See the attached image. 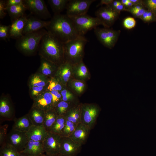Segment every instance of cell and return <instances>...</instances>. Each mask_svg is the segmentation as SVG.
I'll return each mask as SVG.
<instances>
[{
    "label": "cell",
    "mask_w": 156,
    "mask_h": 156,
    "mask_svg": "<svg viewBox=\"0 0 156 156\" xmlns=\"http://www.w3.org/2000/svg\"><path fill=\"white\" fill-rule=\"evenodd\" d=\"M47 89V87L38 86L29 87L30 94L31 97L34 99L45 91Z\"/></svg>",
    "instance_id": "obj_37"
},
{
    "label": "cell",
    "mask_w": 156,
    "mask_h": 156,
    "mask_svg": "<svg viewBox=\"0 0 156 156\" xmlns=\"http://www.w3.org/2000/svg\"><path fill=\"white\" fill-rule=\"evenodd\" d=\"M27 18V17L24 16L12 21L10 25L9 37L17 40L23 36Z\"/></svg>",
    "instance_id": "obj_17"
},
{
    "label": "cell",
    "mask_w": 156,
    "mask_h": 156,
    "mask_svg": "<svg viewBox=\"0 0 156 156\" xmlns=\"http://www.w3.org/2000/svg\"><path fill=\"white\" fill-rule=\"evenodd\" d=\"M62 85L54 77H52L49 80L47 89L49 91L61 92L63 89Z\"/></svg>",
    "instance_id": "obj_35"
},
{
    "label": "cell",
    "mask_w": 156,
    "mask_h": 156,
    "mask_svg": "<svg viewBox=\"0 0 156 156\" xmlns=\"http://www.w3.org/2000/svg\"><path fill=\"white\" fill-rule=\"evenodd\" d=\"M48 132L43 125H33L29 130L26 132L28 140L43 142L47 136Z\"/></svg>",
    "instance_id": "obj_20"
},
{
    "label": "cell",
    "mask_w": 156,
    "mask_h": 156,
    "mask_svg": "<svg viewBox=\"0 0 156 156\" xmlns=\"http://www.w3.org/2000/svg\"><path fill=\"white\" fill-rule=\"evenodd\" d=\"M81 104H78L70 109L65 117L66 120L75 123H81Z\"/></svg>",
    "instance_id": "obj_26"
},
{
    "label": "cell",
    "mask_w": 156,
    "mask_h": 156,
    "mask_svg": "<svg viewBox=\"0 0 156 156\" xmlns=\"http://www.w3.org/2000/svg\"><path fill=\"white\" fill-rule=\"evenodd\" d=\"M100 109L92 103L81 104V123L91 130L94 128L99 115Z\"/></svg>",
    "instance_id": "obj_7"
},
{
    "label": "cell",
    "mask_w": 156,
    "mask_h": 156,
    "mask_svg": "<svg viewBox=\"0 0 156 156\" xmlns=\"http://www.w3.org/2000/svg\"><path fill=\"white\" fill-rule=\"evenodd\" d=\"M78 124L66 120L60 135L62 137H69L73 132Z\"/></svg>",
    "instance_id": "obj_34"
},
{
    "label": "cell",
    "mask_w": 156,
    "mask_h": 156,
    "mask_svg": "<svg viewBox=\"0 0 156 156\" xmlns=\"http://www.w3.org/2000/svg\"><path fill=\"white\" fill-rule=\"evenodd\" d=\"M42 57L59 66L65 62L64 43L47 31L38 48Z\"/></svg>",
    "instance_id": "obj_2"
},
{
    "label": "cell",
    "mask_w": 156,
    "mask_h": 156,
    "mask_svg": "<svg viewBox=\"0 0 156 156\" xmlns=\"http://www.w3.org/2000/svg\"><path fill=\"white\" fill-rule=\"evenodd\" d=\"M57 66L53 63L41 57L40 68V73L47 77L50 76L52 74Z\"/></svg>",
    "instance_id": "obj_28"
},
{
    "label": "cell",
    "mask_w": 156,
    "mask_h": 156,
    "mask_svg": "<svg viewBox=\"0 0 156 156\" xmlns=\"http://www.w3.org/2000/svg\"><path fill=\"white\" fill-rule=\"evenodd\" d=\"M146 10L145 8H143L137 10L129 9L127 10V11L131 13L134 17L140 18Z\"/></svg>",
    "instance_id": "obj_45"
},
{
    "label": "cell",
    "mask_w": 156,
    "mask_h": 156,
    "mask_svg": "<svg viewBox=\"0 0 156 156\" xmlns=\"http://www.w3.org/2000/svg\"><path fill=\"white\" fill-rule=\"evenodd\" d=\"M88 41L84 36H80L64 43L65 62L73 65L82 61L85 47Z\"/></svg>",
    "instance_id": "obj_3"
},
{
    "label": "cell",
    "mask_w": 156,
    "mask_h": 156,
    "mask_svg": "<svg viewBox=\"0 0 156 156\" xmlns=\"http://www.w3.org/2000/svg\"><path fill=\"white\" fill-rule=\"evenodd\" d=\"M95 0H70L66 8V15L73 17L86 14L91 4Z\"/></svg>",
    "instance_id": "obj_8"
},
{
    "label": "cell",
    "mask_w": 156,
    "mask_h": 156,
    "mask_svg": "<svg viewBox=\"0 0 156 156\" xmlns=\"http://www.w3.org/2000/svg\"><path fill=\"white\" fill-rule=\"evenodd\" d=\"M130 0L134 4V5H143L142 0Z\"/></svg>",
    "instance_id": "obj_49"
},
{
    "label": "cell",
    "mask_w": 156,
    "mask_h": 156,
    "mask_svg": "<svg viewBox=\"0 0 156 156\" xmlns=\"http://www.w3.org/2000/svg\"><path fill=\"white\" fill-rule=\"evenodd\" d=\"M69 0H49L48 2L55 14H60L66 9Z\"/></svg>",
    "instance_id": "obj_30"
},
{
    "label": "cell",
    "mask_w": 156,
    "mask_h": 156,
    "mask_svg": "<svg viewBox=\"0 0 156 156\" xmlns=\"http://www.w3.org/2000/svg\"><path fill=\"white\" fill-rule=\"evenodd\" d=\"M45 114L44 110L32 106L28 114L33 125L41 126L43 125Z\"/></svg>",
    "instance_id": "obj_23"
},
{
    "label": "cell",
    "mask_w": 156,
    "mask_h": 156,
    "mask_svg": "<svg viewBox=\"0 0 156 156\" xmlns=\"http://www.w3.org/2000/svg\"><path fill=\"white\" fill-rule=\"evenodd\" d=\"M73 70V65L65 61L59 66L54 77L63 85H65L69 80Z\"/></svg>",
    "instance_id": "obj_15"
},
{
    "label": "cell",
    "mask_w": 156,
    "mask_h": 156,
    "mask_svg": "<svg viewBox=\"0 0 156 156\" xmlns=\"http://www.w3.org/2000/svg\"><path fill=\"white\" fill-rule=\"evenodd\" d=\"M49 79L47 77L42 74L36 73L33 75L30 78L29 87L38 86L47 87Z\"/></svg>",
    "instance_id": "obj_25"
},
{
    "label": "cell",
    "mask_w": 156,
    "mask_h": 156,
    "mask_svg": "<svg viewBox=\"0 0 156 156\" xmlns=\"http://www.w3.org/2000/svg\"><path fill=\"white\" fill-rule=\"evenodd\" d=\"M33 125V123L28 114L15 119L12 129L21 132H26Z\"/></svg>",
    "instance_id": "obj_22"
},
{
    "label": "cell",
    "mask_w": 156,
    "mask_h": 156,
    "mask_svg": "<svg viewBox=\"0 0 156 156\" xmlns=\"http://www.w3.org/2000/svg\"><path fill=\"white\" fill-rule=\"evenodd\" d=\"M21 152L30 156H37L43 154L45 152L43 142L29 140L25 148Z\"/></svg>",
    "instance_id": "obj_21"
},
{
    "label": "cell",
    "mask_w": 156,
    "mask_h": 156,
    "mask_svg": "<svg viewBox=\"0 0 156 156\" xmlns=\"http://www.w3.org/2000/svg\"><path fill=\"white\" fill-rule=\"evenodd\" d=\"M61 137L59 135L48 132L47 136L43 142L46 155H52L60 154Z\"/></svg>",
    "instance_id": "obj_13"
},
{
    "label": "cell",
    "mask_w": 156,
    "mask_h": 156,
    "mask_svg": "<svg viewBox=\"0 0 156 156\" xmlns=\"http://www.w3.org/2000/svg\"><path fill=\"white\" fill-rule=\"evenodd\" d=\"M78 104L62 100L57 104L53 110L58 116L65 117L70 109Z\"/></svg>",
    "instance_id": "obj_27"
},
{
    "label": "cell",
    "mask_w": 156,
    "mask_h": 156,
    "mask_svg": "<svg viewBox=\"0 0 156 156\" xmlns=\"http://www.w3.org/2000/svg\"><path fill=\"white\" fill-rule=\"evenodd\" d=\"M12 104L7 97H3L0 100V116L3 120L11 121L13 120L14 114Z\"/></svg>",
    "instance_id": "obj_19"
},
{
    "label": "cell",
    "mask_w": 156,
    "mask_h": 156,
    "mask_svg": "<svg viewBox=\"0 0 156 156\" xmlns=\"http://www.w3.org/2000/svg\"><path fill=\"white\" fill-rule=\"evenodd\" d=\"M108 6L120 13L122 11H127L125 6L122 3L120 0H114Z\"/></svg>",
    "instance_id": "obj_42"
},
{
    "label": "cell",
    "mask_w": 156,
    "mask_h": 156,
    "mask_svg": "<svg viewBox=\"0 0 156 156\" xmlns=\"http://www.w3.org/2000/svg\"><path fill=\"white\" fill-rule=\"evenodd\" d=\"M145 8L153 13L156 16V0H142Z\"/></svg>",
    "instance_id": "obj_39"
},
{
    "label": "cell",
    "mask_w": 156,
    "mask_h": 156,
    "mask_svg": "<svg viewBox=\"0 0 156 156\" xmlns=\"http://www.w3.org/2000/svg\"><path fill=\"white\" fill-rule=\"evenodd\" d=\"M90 130L87 126L79 123L69 137L75 142L82 145L86 142Z\"/></svg>",
    "instance_id": "obj_18"
},
{
    "label": "cell",
    "mask_w": 156,
    "mask_h": 156,
    "mask_svg": "<svg viewBox=\"0 0 156 156\" xmlns=\"http://www.w3.org/2000/svg\"><path fill=\"white\" fill-rule=\"evenodd\" d=\"M8 125L5 124L0 126V145L5 143L8 135L7 130Z\"/></svg>",
    "instance_id": "obj_41"
},
{
    "label": "cell",
    "mask_w": 156,
    "mask_h": 156,
    "mask_svg": "<svg viewBox=\"0 0 156 156\" xmlns=\"http://www.w3.org/2000/svg\"><path fill=\"white\" fill-rule=\"evenodd\" d=\"M28 141L26 132L12 129L8 134L5 142L13 146L20 153L24 150Z\"/></svg>",
    "instance_id": "obj_11"
},
{
    "label": "cell",
    "mask_w": 156,
    "mask_h": 156,
    "mask_svg": "<svg viewBox=\"0 0 156 156\" xmlns=\"http://www.w3.org/2000/svg\"><path fill=\"white\" fill-rule=\"evenodd\" d=\"M66 120L64 116H58L49 132L60 135L65 126Z\"/></svg>",
    "instance_id": "obj_32"
},
{
    "label": "cell",
    "mask_w": 156,
    "mask_h": 156,
    "mask_svg": "<svg viewBox=\"0 0 156 156\" xmlns=\"http://www.w3.org/2000/svg\"><path fill=\"white\" fill-rule=\"evenodd\" d=\"M82 145L69 137H62L60 154L62 156H76L81 151Z\"/></svg>",
    "instance_id": "obj_12"
},
{
    "label": "cell",
    "mask_w": 156,
    "mask_h": 156,
    "mask_svg": "<svg viewBox=\"0 0 156 156\" xmlns=\"http://www.w3.org/2000/svg\"><path fill=\"white\" fill-rule=\"evenodd\" d=\"M46 29L64 43L80 36L72 20L66 14H54Z\"/></svg>",
    "instance_id": "obj_1"
},
{
    "label": "cell",
    "mask_w": 156,
    "mask_h": 156,
    "mask_svg": "<svg viewBox=\"0 0 156 156\" xmlns=\"http://www.w3.org/2000/svg\"><path fill=\"white\" fill-rule=\"evenodd\" d=\"M33 100V107L41 109L45 112L54 109L52 95L50 92L47 89Z\"/></svg>",
    "instance_id": "obj_14"
},
{
    "label": "cell",
    "mask_w": 156,
    "mask_h": 156,
    "mask_svg": "<svg viewBox=\"0 0 156 156\" xmlns=\"http://www.w3.org/2000/svg\"><path fill=\"white\" fill-rule=\"evenodd\" d=\"M71 87L78 94H81L84 91L85 85L82 81L75 80L72 81L71 83Z\"/></svg>",
    "instance_id": "obj_38"
},
{
    "label": "cell",
    "mask_w": 156,
    "mask_h": 156,
    "mask_svg": "<svg viewBox=\"0 0 156 156\" xmlns=\"http://www.w3.org/2000/svg\"><path fill=\"white\" fill-rule=\"evenodd\" d=\"M49 22V21H44L34 17H27L23 35L36 31L44 28H46Z\"/></svg>",
    "instance_id": "obj_16"
},
{
    "label": "cell",
    "mask_w": 156,
    "mask_h": 156,
    "mask_svg": "<svg viewBox=\"0 0 156 156\" xmlns=\"http://www.w3.org/2000/svg\"><path fill=\"white\" fill-rule=\"evenodd\" d=\"M136 23V22L135 18L130 16L126 17L123 21L124 27L128 29H131L134 28Z\"/></svg>",
    "instance_id": "obj_40"
},
{
    "label": "cell",
    "mask_w": 156,
    "mask_h": 156,
    "mask_svg": "<svg viewBox=\"0 0 156 156\" xmlns=\"http://www.w3.org/2000/svg\"><path fill=\"white\" fill-rule=\"evenodd\" d=\"M27 9L24 4L9 6L7 8V11L11 17L12 21L24 16Z\"/></svg>",
    "instance_id": "obj_24"
},
{
    "label": "cell",
    "mask_w": 156,
    "mask_h": 156,
    "mask_svg": "<svg viewBox=\"0 0 156 156\" xmlns=\"http://www.w3.org/2000/svg\"><path fill=\"white\" fill-rule=\"evenodd\" d=\"M58 116L53 109L45 112L43 125L48 132H49Z\"/></svg>",
    "instance_id": "obj_29"
},
{
    "label": "cell",
    "mask_w": 156,
    "mask_h": 156,
    "mask_svg": "<svg viewBox=\"0 0 156 156\" xmlns=\"http://www.w3.org/2000/svg\"><path fill=\"white\" fill-rule=\"evenodd\" d=\"M23 3L27 9L41 18L46 19L51 17L44 0H25Z\"/></svg>",
    "instance_id": "obj_10"
},
{
    "label": "cell",
    "mask_w": 156,
    "mask_h": 156,
    "mask_svg": "<svg viewBox=\"0 0 156 156\" xmlns=\"http://www.w3.org/2000/svg\"><path fill=\"white\" fill-rule=\"evenodd\" d=\"M94 32L98 40L105 47L111 49L117 42L120 34V30L108 28L96 27Z\"/></svg>",
    "instance_id": "obj_6"
},
{
    "label": "cell",
    "mask_w": 156,
    "mask_h": 156,
    "mask_svg": "<svg viewBox=\"0 0 156 156\" xmlns=\"http://www.w3.org/2000/svg\"><path fill=\"white\" fill-rule=\"evenodd\" d=\"M69 17L80 36H84L88 31L94 29L99 25H103L102 23L98 18L87 14Z\"/></svg>",
    "instance_id": "obj_5"
},
{
    "label": "cell",
    "mask_w": 156,
    "mask_h": 156,
    "mask_svg": "<svg viewBox=\"0 0 156 156\" xmlns=\"http://www.w3.org/2000/svg\"><path fill=\"white\" fill-rule=\"evenodd\" d=\"M50 92L52 95L54 107L59 102L62 100V96L60 93L58 91H52Z\"/></svg>",
    "instance_id": "obj_44"
},
{
    "label": "cell",
    "mask_w": 156,
    "mask_h": 156,
    "mask_svg": "<svg viewBox=\"0 0 156 156\" xmlns=\"http://www.w3.org/2000/svg\"><path fill=\"white\" fill-rule=\"evenodd\" d=\"M18 156H30L26 153L23 152L20 153Z\"/></svg>",
    "instance_id": "obj_50"
},
{
    "label": "cell",
    "mask_w": 156,
    "mask_h": 156,
    "mask_svg": "<svg viewBox=\"0 0 156 156\" xmlns=\"http://www.w3.org/2000/svg\"><path fill=\"white\" fill-rule=\"evenodd\" d=\"M114 0H101L99 3L97 5L96 7L102 5H103L108 6L110 5L113 1Z\"/></svg>",
    "instance_id": "obj_48"
},
{
    "label": "cell",
    "mask_w": 156,
    "mask_h": 156,
    "mask_svg": "<svg viewBox=\"0 0 156 156\" xmlns=\"http://www.w3.org/2000/svg\"><path fill=\"white\" fill-rule=\"evenodd\" d=\"M46 156H62L61 155H60V154H58L54 155H47L46 154Z\"/></svg>",
    "instance_id": "obj_51"
},
{
    "label": "cell",
    "mask_w": 156,
    "mask_h": 156,
    "mask_svg": "<svg viewBox=\"0 0 156 156\" xmlns=\"http://www.w3.org/2000/svg\"><path fill=\"white\" fill-rule=\"evenodd\" d=\"M44 28L23 35L16 40L15 46L19 51L26 55L33 54L38 49L42 38L47 32Z\"/></svg>",
    "instance_id": "obj_4"
},
{
    "label": "cell",
    "mask_w": 156,
    "mask_h": 156,
    "mask_svg": "<svg viewBox=\"0 0 156 156\" xmlns=\"http://www.w3.org/2000/svg\"><path fill=\"white\" fill-rule=\"evenodd\" d=\"M7 7L24 3L23 0H8L5 1Z\"/></svg>",
    "instance_id": "obj_47"
},
{
    "label": "cell",
    "mask_w": 156,
    "mask_h": 156,
    "mask_svg": "<svg viewBox=\"0 0 156 156\" xmlns=\"http://www.w3.org/2000/svg\"><path fill=\"white\" fill-rule=\"evenodd\" d=\"M7 7L5 1L0 0V18H3L6 15L5 12L7 11Z\"/></svg>",
    "instance_id": "obj_46"
},
{
    "label": "cell",
    "mask_w": 156,
    "mask_h": 156,
    "mask_svg": "<svg viewBox=\"0 0 156 156\" xmlns=\"http://www.w3.org/2000/svg\"><path fill=\"white\" fill-rule=\"evenodd\" d=\"M10 25L7 26L1 24L0 25V38L5 40L9 37Z\"/></svg>",
    "instance_id": "obj_43"
},
{
    "label": "cell",
    "mask_w": 156,
    "mask_h": 156,
    "mask_svg": "<svg viewBox=\"0 0 156 156\" xmlns=\"http://www.w3.org/2000/svg\"><path fill=\"white\" fill-rule=\"evenodd\" d=\"M140 19L145 23H150L156 22L155 15L152 12L147 10H146Z\"/></svg>",
    "instance_id": "obj_36"
},
{
    "label": "cell",
    "mask_w": 156,
    "mask_h": 156,
    "mask_svg": "<svg viewBox=\"0 0 156 156\" xmlns=\"http://www.w3.org/2000/svg\"><path fill=\"white\" fill-rule=\"evenodd\" d=\"M73 70L76 77L80 79H84L88 75L87 68L82 61L73 65Z\"/></svg>",
    "instance_id": "obj_31"
},
{
    "label": "cell",
    "mask_w": 156,
    "mask_h": 156,
    "mask_svg": "<svg viewBox=\"0 0 156 156\" xmlns=\"http://www.w3.org/2000/svg\"><path fill=\"white\" fill-rule=\"evenodd\" d=\"M20 153L13 146L5 142L0 148V156H18Z\"/></svg>",
    "instance_id": "obj_33"
},
{
    "label": "cell",
    "mask_w": 156,
    "mask_h": 156,
    "mask_svg": "<svg viewBox=\"0 0 156 156\" xmlns=\"http://www.w3.org/2000/svg\"><path fill=\"white\" fill-rule=\"evenodd\" d=\"M95 13L96 17L101 22L104 27L109 28L118 19L120 13L108 6H106L100 8Z\"/></svg>",
    "instance_id": "obj_9"
},
{
    "label": "cell",
    "mask_w": 156,
    "mask_h": 156,
    "mask_svg": "<svg viewBox=\"0 0 156 156\" xmlns=\"http://www.w3.org/2000/svg\"><path fill=\"white\" fill-rule=\"evenodd\" d=\"M37 156H46V154H43Z\"/></svg>",
    "instance_id": "obj_52"
}]
</instances>
